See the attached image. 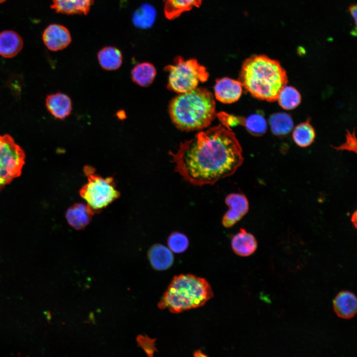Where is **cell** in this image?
Wrapping results in <instances>:
<instances>
[{
	"mask_svg": "<svg viewBox=\"0 0 357 357\" xmlns=\"http://www.w3.org/2000/svg\"><path fill=\"white\" fill-rule=\"evenodd\" d=\"M170 154L176 171L197 186L212 185L232 176L244 159L235 134L221 124L198 132Z\"/></svg>",
	"mask_w": 357,
	"mask_h": 357,
	"instance_id": "6da1fadb",
	"label": "cell"
},
{
	"mask_svg": "<svg viewBox=\"0 0 357 357\" xmlns=\"http://www.w3.org/2000/svg\"><path fill=\"white\" fill-rule=\"evenodd\" d=\"M238 80L253 97L274 102L287 85L288 76L278 61L264 55H253L243 62Z\"/></svg>",
	"mask_w": 357,
	"mask_h": 357,
	"instance_id": "7a4b0ae2",
	"label": "cell"
},
{
	"mask_svg": "<svg viewBox=\"0 0 357 357\" xmlns=\"http://www.w3.org/2000/svg\"><path fill=\"white\" fill-rule=\"evenodd\" d=\"M169 113L173 122L180 130L203 129L208 126L217 115L214 96L202 87L179 93L171 101Z\"/></svg>",
	"mask_w": 357,
	"mask_h": 357,
	"instance_id": "3957f363",
	"label": "cell"
},
{
	"mask_svg": "<svg viewBox=\"0 0 357 357\" xmlns=\"http://www.w3.org/2000/svg\"><path fill=\"white\" fill-rule=\"evenodd\" d=\"M212 288L203 278L191 274L176 276L158 303L173 313L202 306L213 297Z\"/></svg>",
	"mask_w": 357,
	"mask_h": 357,
	"instance_id": "277c9868",
	"label": "cell"
},
{
	"mask_svg": "<svg viewBox=\"0 0 357 357\" xmlns=\"http://www.w3.org/2000/svg\"><path fill=\"white\" fill-rule=\"evenodd\" d=\"M164 70L169 73L167 88L178 94L196 88L199 82H205L209 77L206 67L197 60H184L179 56Z\"/></svg>",
	"mask_w": 357,
	"mask_h": 357,
	"instance_id": "5b68a950",
	"label": "cell"
},
{
	"mask_svg": "<svg viewBox=\"0 0 357 357\" xmlns=\"http://www.w3.org/2000/svg\"><path fill=\"white\" fill-rule=\"evenodd\" d=\"M83 171L87 182L80 189L79 194L95 212L106 207L119 197L120 193L112 177L103 178L88 165L84 167Z\"/></svg>",
	"mask_w": 357,
	"mask_h": 357,
	"instance_id": "8992f818",
	"label": "cell"
},
{
	"mask_svg": "<svg viewBox=\"0 0 357 357\" xmlns=\"http://www.w3.org/2000/svg\"><path fill=\"white\" fill-rule=\"evenodd\" d=\"M25 154L8 134L0 135V191L21 174Z\"/></svg>",
	"mask_w": 357,
	"mask_h": 357,
	"instance_id": "52a82bcc",
	"label": "cell"
},
{
	"mask_svg": "<svg viewBox=\"0 0 357 357\" xmlns=\"http://www.w3.org/2000/svg\"><path fill=\"white\" fill-rule=\"evenodd\" d=\"M229 210L222 218L223 226L230 228L239 221L247 213L249 209L248 200L245 195L233 193L228 195L225 199Z\"/></svg>",
	"mask_w": 357,
	"mask_h": 357,
	"instance_id": "ba28073f",
	"label": "cell"
},
{
	"mask_svg": "<svg viewBox=\"0 0 357 357\" xmlns=\"http://www.w3.org/2000/svg\"><path fill=\"white\" fill-rule=\"evenodd\" d=\"M42 39L47 48L52 51H58L67 47L71 41L68 30L57 24L49 25L44 30Z\"/></svg>",
	"mask_w": 357,
	"mask_h": 357,
	"instance_id": "9c48e42d",
	"label": "cell"
},
{
	"mask_svg": "<svg viewBox=\"0 0 357 357\" xmlns=\"http://www.w3.org/2000/svg\"><path fill=\"white\" fill-rule=\"evenodd\" d=\"M242 87L239 80L229 77L217 79L214 86L215 98L225 104L236 102L241 96Z\"/></svg>",
	"mask_w": 357,
	"mask_h": 357,
	"instance_id": "30bf717a",
	"label": "cell"
},
{
	"mask_svg": "<svg viewBox=\"0 0 357 357\" xmlns=\"http://www.w3.org/2000/svg\"><path fill=\"white\" fill-rule=\"evenodd\" d=\"M334 310L340 318L350 319L357 311V298L352 292L342 291L335 296L333 301Z\"/></svg>",
	"mask_w": 357,
	"mask_h": 357,
	"instance_id": "8fae6325",
	"label": "cell"
},
{
	"mask_svg": "<svg viewBox=\"0 0 357 357\" xmlns=\"http://www.w3.org/2000/svg\"><path fill=\"white\" fill-rule=\"evenodd\" d=\"M95 213L88 204L77 203L68 208L65 217L71 227L76 230H81L89 224Z\"/></svg>",
	"mask_w": 357,
	"mask_h": 357,
	"instance_id": "7c38bea8",
	"label": "cell"
},
{
	"mask_svg": "<svg viewBox=\"0 0 357 357\" xmlns=\"http://www.w3.org/2000/svg\"><path fill=\"white\" fill-rule=\"evenodd\" d=\"M46 105L49 112L59 119H63L69 116L72 109L71 99L67 95L60 92L48 95Z\"/></svg>",
	"mask_w": 357,
	"mask_h": 357,
	"instance_id": "4fadbf2b",
	"label": "cell"
},
{
	"mask_svg": "<svg viewBox=\"0 0 357 357\" xmlns=\"http://www.w3.org/2000/svg\"><path fill=\"white\" fill-rule=\"evenodd\" d=\"M148 257L152 267L159 271L169 269L174 261L172 251L160 243L154 244L150 247L148 252Z\"/></svg>",
	"mask_w": 357,
	"mask_h": 357,
	"instance_id": "5bb4252c",
	"label": "cell"
},
{
	"mask_svg": "<svg viewBox=\"0 0 357 357\" xmlns=\"http://www.w3.org/2000/svg\"><path fill=\"white\" fill-rule=\"evenodd\" d=\"M231 245L234 252L237 255L245 257L252 254L257 248L255 237L243 229L233 237Z\"/></svg>",
	"mask_w": 357,
	"mask_h": 357,
	"instance_id": "9a60e30c",
	"label": "cell"
},
{
	"mask_svg": "<svg viewBox=\"0 0 357 357\" xmlns=\"http://www.w3.org/2000/svg\"><path fill=\"white\" fill-rule=\"evenodd\" d=\"M93 2V0H52L51 8L65 14L86 15Z\"/></svg>",
	"mask_w": 357,
	"mask_h": 357,
	"instance_id": "2e32d148",
	"label": "cell"
},
{
	"mask_svg": "<svg viewBox=\"0 0 357 357\" xmlns=\"http://www.w3.org/2000/svg\"><path fill=\"white\" fill-rule=\"evenodd\" d=\"M23 42L21 36L12 30L0 33V55L6 58L16 56L22 49Z\"/></svg>",
	"mask_w": 357,
	"mask_h": 357,
	"instance_id": "e0dca14e",
	"label": "cell"
},
{
	"mask_svg": "<svg viewBox=\"0 0 357 357\" xmlns=\"http://www.w3.org/2000/svg\"><path fill=\"white\" fill-rule=\"evenodd\" d=\"M156 75L155 67L148 62L135 65L131 71V77L133 82L143 87L150 86L154 81Z\"/></svg>",
	"mask_w": 357,
	"mask_h": 357,
	"instance_id": "ac0fdd59",
	"label": "cell"
},
{
	"mask_svg": "<svg viewBox=\"0 0 357 357\" xmlns=\"http://www.w3.org/2000/svg\"><path fill=\"white\" fill-rule=\"evenodd\" d=\"M164 13L168 19H174L182 13L191 10L193 7H199L202 0H163Z\"/></svg>",
	"mask_w": 357,
	"mask_h": 357,
	"instance_id": "d6986e66",
	"label": "cell"
},
{
	"mask_svg": "<svg viewBox=\"0 0 357 357\" xmlns=\"http://www.w3.org/2000/svg\"><path fill=\"white\" fill-rule=\"evenodd\" d=\"M100 66L106 70H115L122 64V56L118 48L108 46L99 51L97 55Z\"/></svg>",
	"mask_w": 357,
	"mask_h": 357,
	"instance_id": "ffe728a7",
	"label": "cell"
},
{
	"mask_svg": "<svg viewBox=\"0 0 357 357\" xmlns=\"http://www.w3.org/2000/svg\"><path fill=\"white\" fill-rule=\"evenodd\" d=\"M315 131L309 119L298 124L294 128L293 139L299 147H306L310 145L315 137Z\"/></svg>",
	"mask_w": 357,
	"mask_h": 357,
	"instance_id": "44dd1931",
	"label": "cell"
},
{
	"mask_svg": "<svg viewBox=\"0 0 357 357\" xmlns=\"http://www.w3.org/2000/svg\"><path fill=\"white\" fill-rule=\"evenodd\" d=\"M269 124L272 132L276 135H287L294 127L292 117L285 113H277L272 115L269 118Z\"/></svg>",
	"mask_w": 357,
	"mask_h": 357,
	"instance_id": "7402d4cb",
	"label": "cell"
},
{
	"mask_svg": "<svg viewBox=\"0 0 357 357\" xmlns=\"http://www.w3.org/2000/svg\"><path fill=\"white\" fill-rule=\"evenodd\" d=\"M301 100V95L296 88L286 85L280 91L277 99L279 105L286 110H293L297 107L300 103Z\"/></svg>",
	"mask_w": 357,
	"mask_h": 357,
	"instance_id": "603a6c76",
	"label": "cell"
},
{
	"mask_svg": "<svg viewBox=\"0 0 357 357\" xmlns=\"http://www.w3.org/2000/svg\"><path fill=\"white\" fill-rule=\"evenodd\" d=\"M156 16L154 8L150 5H142L134 13L132 21L135 26L140 28H147L153 24Z\"/></svg>",
	"mask_w": 357,
	"mask_h": 357,
	"instance_id": "cb8c5ba5",
	"label": "cell"
},
{
	"mask_svg": "<svg viewBox=\"0 0 357 357\" xmlns=\"http://www.w3.org/2000/svg\"><path fill=\"white\" fill-rule=\"evenodd\" d=\"M246 129L252 135L259 136L265 133L267 128V123L264 117L256 113L244 119L243 123Z\"/></svg>",
	"mask_w": 357,
	"mask_h": 357,
	"instance_id": "d4e9b609",
	"label": "cell"
},
{
	"mask_svg": "<svg viewBox=\"0 0 357 357\" xmlns=\"http://www.w3.org/2000/svg\"><path fill=\"white\" fill-rule=\"evenodd\" d=\"M167 244L171 251L176 253H180L187 249L189 240L184 234L175 231L168 237Z\"/></svg>",
	"mask_w": 357,
	"mask_h": 357,
	"instance_id": "484cf974",
	"label": "cell"
},
{
	"mask_svg": "<svg viewBox=\"0 0 357 357\" xmlns=\"http://www.w3.org/2000/svg\"><path fill=\"white\" fill-rule=\"evenodd\" d=\"M216 116L222 122V124L229 129H231V127L239 124L243 125L244 119L242 117L229 115L225 112L218 113Z\"/></svg>",
	"mask_w": 357,
	"mask_h": 357,
	"instance_id": "4316f807",
	"label": "cell"
},
{
	"mask_svg": "<svg viewBox=\"0 0 357 357\" xmlns=\"http://www.w3.org/2000/svg\"><path fill=\"white\" fill-rule=\"evenodd\" d=\"M338 150H347L357 153V140L355 136V131L352 132L348 131L346 134V140L344 143L340 146L335 147Z\"/></svg>",
	"mask_w": 357,
	"mask_h": 357,
	"instance_id": "83f0119b",
	"label": "cell"
},
{
	"mask_svg": "<svg viewBox=\"0 0 357 357\" xmlns=\"http://www.w3.org/2000/svg\"><path fill=\"white\" fill-rule=\"evenodd\" d=\"M138 341L145 352L152 356L155 349L154 346V341L144 337H139Z\"/></svg>",
	"mask_w": 357,
	"mask_h": 357,
	"instance_id": "f1b7e54d",
	"label": "cell"
},
{
	"mask_svg": "<svg viewBox=\"0 0 357 357\" xmlns=\"http://www.w3.org/2000/svg\"><path fill=\"white\" fill-rule=\"evenodd\" d=\"M349 10L350 13L353 17L355 24H357V7L356 5H352L349 7Z\"/></svg>",
	"mask_w": 357,
	"mask_h": 357,
	"instance_id": "f546056e",
	"label": "cell"
},
{
	"mask_svg": "<svg viewBox=\"0 0 357 357\" xmlns=\"http://www.w3.org/2000/svg\"><path fill=\"white\" fill-rule=\"evenodd\" d=\"M116 116L117 118L120 119L122 120L126 118V114L124 111L123 110H119L116 113Z\"/></svg>",
	"mask_w": 357,
	"mask_h": 357,
	"instance_id": "4dcf8cb0",
	"label": "cell"
},
{
	"mask_svg": "<svg viewBox=\"0 0 357 357\" xmlns=\"http://www.w3.org/2000/svg\"><path fill=\"white\" fill-rule=\"evenodd\" d=\"M194 356L199 357H206V356L205 355H203L200 351L198 350L194 353Z\"/></svg>",
	"mask_w": 357,
	"mask_h": 357,
	"instance_id": "1f68e13d",
	"label": "cell"
},
{
	"mask_svg": "<svg viewBox=\"0 0 357 357\" xmlns=\"http://www.w3.org/2000/svg\"><path fill=\"white\" fill-rule=\"evenodd\" d=\"M356 218H357V214H356V212H355V213L352 216V221L355 223L356 226V222H357Z\"/></svg>",
	"mask_w": 357,
	"mask_h": 357,
	"instance_id": "d6a6232c",
	"label": "cell"
},
{
	"mask_svg": "<svg viewBox=\"0 0 357 357\" xmlns=\"http://www.w3.org/2000/svg\"><path fill=\"white\" fill-rule=\"evenodd\" d=\"M6 0H0V3H1L3 2H4Z\"/></svg>",
	"mask_w": 357,
	"mask_h": 357,
	"instance_id": "836d02e7",
	"label": "cell"
}]
</instances>
